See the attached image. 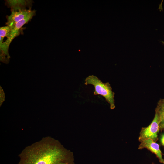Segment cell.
Instances as JSON below:
<instances>
[{"mask_svg": "<svg viewBox=\"0 0 164 164\" xmlns=\"http://www.w3.org/2000/svg\"><path fill=\"white\" fill-rule=\"evenodd\" d=\"M5 94L3 91L1 87H0V106L2 104L3 102L4 101L5 99Z\"/></svg>", "mask_w": 164, "mask_h": 164, "instance_id": "9c48e42d", "label": "cell"}, {"mask_svg": "<svg viewBox=\"0 0 164 164\" xmlns=\"http://www.w3.org/2000/svg\"><path fill=\"white\" fill-rule=\"evenodd\" d=\"M19 157L18 164H75L72 153L50 137L26 147Z\"/></svg>", "mask_w": 164, "mask_h": 164, "instance_id": "6da1fadb", "label": "cell"}, {"mask_svg": "<svg viewBox=\"0 0 164 164\" xmlns=\"http://www.w3.org/2000/svg\"><path fill=\"white\" fill-rule=\"evenodd\" d=\"M140 142L138 149H141L145 148L147 149L156 155L160 163H163L164 159L162 158V152L158 144L150 139H145Z\"/></svg>", "mask_w": 164, "mask_h": 164, "instance_id": "5b68a950", "label": "cell"}, {"mask_svg": "<svg viewBox=\"0 0 164 164\" xmlns=\"http://www.w3.org/2000/svg\"><path fill=\"white\" fill-rule=\"evenodd\" d=\"M11 30L10 27L7 26L1 27L0 28V36L3 38L6 37L7 38Z\"/></svg>", "mask_w": 164, "mask_h": 164, "instance_id": "ba28073f", "label": "cell"}, {"mask_svg": "<svg viewBox=\"0 0 164 164\" xmlns=\"http://www.w3.org/2000/svg\"><path fill=\"white\" fill-rule=\"evenodd\" d=\"M35 13V11L32 10L30 9L12 10L11 15L7 17L6 24L12 30L17 22L29 16H33Z\"/></svg>", "mask_w": 164, "mask_h": 164, "instance_id": "277c9868", "label": "cell"}, {"mask_svg": "<svg viewBox=\"0 0 164 164\" xmlns=\"http://www.w3.org/2000/svg\"><path fill=\"white\" fill-rule=\"evenodd\" d=\"M160 121L158 112L155 110V114L152 122L148 126L142 128L141 130L139 141L140 142L147 139H150L155 142L157 139Z\"/></svg>", "mask_w": 164, "mask_h": 164, "instance_id": "3957f363", "label": "cell"}, {"mask_svg": "<svg viewBox=\"0 0 164 164\" xmlns=\"http://www.w3.org/2000/svg\"><path fill=\"white\" fill-rule=\"evenodd\" d=\"M161 42H162V44L164 45V42L163 41H161Z\"/></svg>", "mask_w": 164, "mask_h": 164, "instance_id": "7c38bea8", "label": "cell"}, {"mask_svg": "<svg viewBox=\"0 0 164 164\" xmlns=\"http://www.w3.org/2000/svg\"><path fill=\"white\" fill-rule=\"evenodd\" d=\"M152 164H155L154 163H152Z\"/></svg>", "mask_w": 164, "mask_h": 164, "instance_id": "5bb4252c", "label": "cell"}, {"mask_svg": "<svg viewBox=\"0 0 164 164\" xmlns=\"http://www.w3.org/2000/svg\"><path fill=\"white\" fill-rule=\"evenodd\" d=\"M161 142L162 145L164 146V134H162L161 136Z\"/></svg>", "mask_w": 164, "mask_h": 164, "instance_id": "30bf717a", "label": "cell"}, {"mask_svg": "<svg viewBox=\"0 0 164 164\" xmlns=\"http://www.w3.org/2000/svg\"><path fill=\"white\" fill-rule=\"evenodd\" d=\"M85 85H92L94 87V95H101L103 96L109 104L110 109H113L115 108L114 93L109 82L103 83L97 76L89 75L85 80Z\"/></svg>", "mask_w": 164, "mask_h": 164, "instance_id": "7a4b0ae2", "label": "cell"}, {"mask_svg": "<svg viewBox=\"0 0 164 164\" xmlns=\"http://www.w3.org/2000/svg\"><path fill=\"white\" fill-rule=\"evenodd\" d=\"M156 110L158 112L160 118L159 128H164V104L160 102Z\"/></svg>", "mask_w": 164, "mask_h": 164, "instance_id": "52a82bcc", "label": "cell"}, {"mask_svg": "<svg viewBox=\"0 0 164 164\" xmlns=\"http://www.w3.org/2000/svg\"><path fill=\"white\" fill-rule=\"evenodd\" d=\"M160 102L163 104H164V99L162 100V101H161Z\"/></svg>", "mask_w": 164, "mask_h": 164, "instance_id": "8fae6325", "label": "cell"}, {"mask_svg": "<svg viewBox=\"0 0 164 164\" xmlns=\"http://www.w3.org/2000/svg\"><path fill=\"white\" fill-rule=\"evenodd\" d=\"M163 164H164V160L163 162Z\"/></svg>", "mask_w": 164, "mask_h": 164, "instance_id": "4fadbf2b", "label": "cell"}, {"mask_svg": "<svg viewBox=\"0 0 164 164\" xmlns=\"http://www.w3.org/2000/svg\"><path fill=\"white\" fill-rule=\"evenodd\" d=\"M6 2L8 5L13 10L26 9H25V6L28 3V1L23 0H9Z\"/></svg>", "mask_w": 164, "mask_h": 164, "instance_id": "8992f818", "label": "cell"}]
</instances>
